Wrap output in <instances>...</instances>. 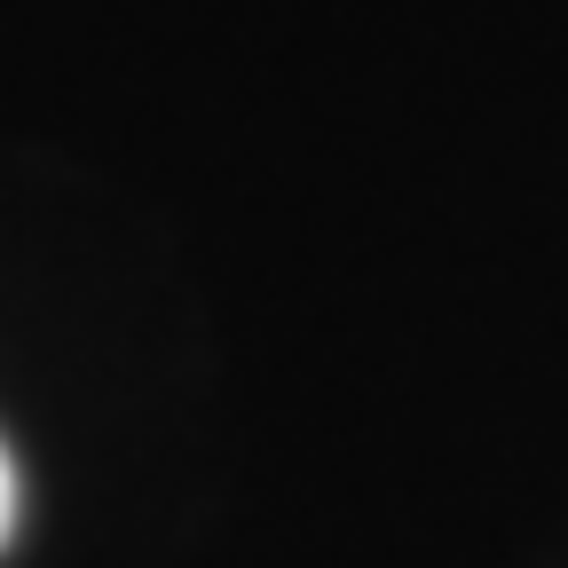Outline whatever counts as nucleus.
I'll return each instance as SVG.
<instances>
[{
  "label": "nucleus",
  "mask_w": 568,
  "mask_h": 568,
  "mask_svg": "<svg viewBox=\"0 0 568 568\" xmlns=\"http://www.w3.org/2000/svg\"><path fill=\"white\" fill-rule=\"evenodd\" d=\"M17 529V466H9V443H0V545Z\"/></svg>",
  "instance_id": "obj_1"
}]
</instances>
